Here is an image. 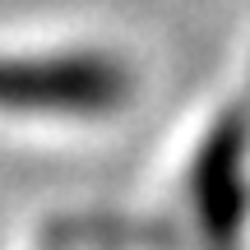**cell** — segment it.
<instances>
[{
  "label": "cell",
  "mask_w": 250,
  "mask_h": 250,
  "mask_svg": "<svg viewBox=\"0 0 250 250\" xmlns=\"http://www.w3.org/2000/svg\"><path fill=\"white\" fill-rule=\"evenodd\" d=\"M134 79L111 56H46L14 61L5 74V98L19 111H61V116H102L125 107Z\"/></svg>",
  "instance_id": "6da1fadb"
},
{
  "label": "cell",
  "mask_w": 250,
  "mask_h": 250,
  "mask_svg": "<svg viewBox=\"0 0 250 250\" xmlns=\"http://www.w3.org/2000/svg\"><path fill=\"white\" fill-rule=\"evenodd\" d=\"M241 139H246V111L227 116V125L208 139V148L199 153L195 162V204H199V223H204L208 241L213 246H232L236 227H241V171H236V158H241Z\"/></svg>",
  "instance_id": "7a4b0ae2"
}]
</instances>
